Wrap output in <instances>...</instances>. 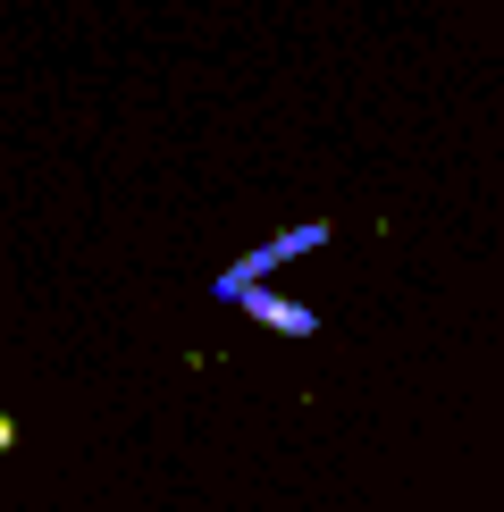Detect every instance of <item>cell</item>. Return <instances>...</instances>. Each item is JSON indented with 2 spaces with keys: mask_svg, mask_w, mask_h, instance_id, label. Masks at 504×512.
Wrapping results in <instances>:
<instances>
[{
  "mask_svg": "<svg viewBox=\"0 0 504 512\" xmlns=\"http://www.w3.org/2000/svg\"><path fill=\"white\" fill-rule=\"evenodd\" d=\"M328 236H336L328 219H311V227H286V236H269V244H252L244 261H227L219 277H210V294H219V303H236V294H244V286H261V277L278 269V261H303V252H320Z\"/></svg>",
  "mask_w": 504,
  "mask_h": 512,
  "instance_id": "1",
  "label": "cell"
},
{
  "mask_svg": "<svg viewBox=\"0 0 504 512\" xmlns=\"http://www.w3.org/2000/svg\"><path fill=\"white\" fill-rule=\"evenodd\" d=\"M9 445H17V420H9V412H0V454H9Z\"/></svg>",
  "mask_w": 504,
  "mask_h": 512,
  "instance_id": "3",
  "label": "cell"
},
{
  "mask_svg": "<svg viewBox=\"0 0 504 512\" xmlns=\"http://www.w3.org/2000/svg\"><path fill=\"white\" fill-rule=\"evenodd\" d=\"M236 311H252L261 328H278V336H320V311H311V303H286V294H269V286H244Z\"/></svg>",
  "mask_w": 504,
  "mask_h": 512,
  "instance_id": "2",
  "label": "cell"
}]
</instances>
